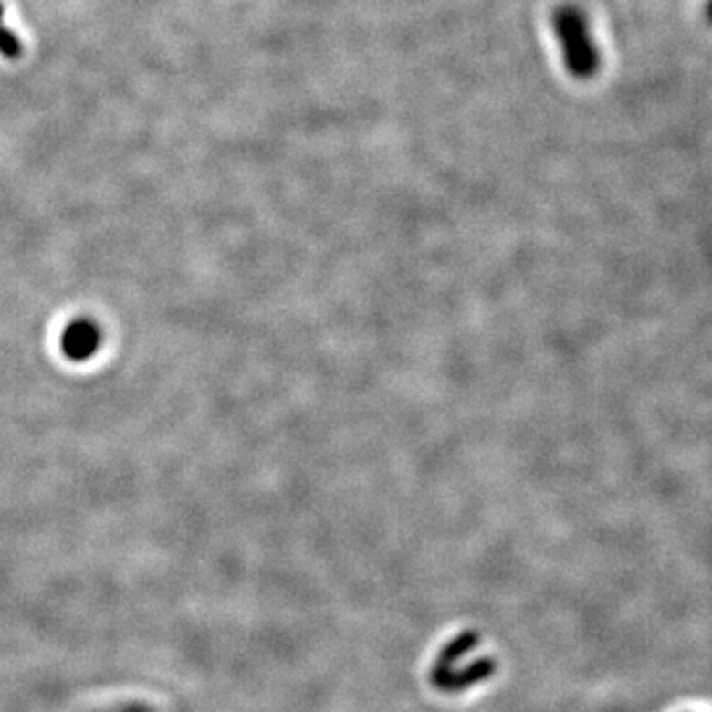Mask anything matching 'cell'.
<instances>
[{"label":"cell","instance_id":"cell-3","mask_svg":"<svg viewBox=\"0 0 712 712\" xmlns=\"http://www.w3.org/2000/svg\"><path fill=\"white\" fill-rule=\"evenodd\" d=\"M0 54L10 58V59L20 58V54H22L20 40L5 26H0Z\"/></svg>","mask_w":712,"mask_h":712},{"label":"cell","instance_id":"cell-1","mask_svg":"<svg viewBox=\"0 0 712 712\" xmlns=\"http://www.w3.org/2000/svg\"><path fill=\"white\" fill-rule=\"evenodd\" d=\"M552 28L564 58L566 69L578 79H588L600 68V52L590 34L584 12L564 5L552 15Z\"/></svg>","mask_w":712,"mask_h":712},{"label":"cell","instance_id":"cell-2","mask_svg":"<svg viewBox=\"0 0 712 712\" xmlns=\"http://www.w3.org/2000/svg\"><path fill=\"white\" fill-rule=\"evenodd\" d=\"M64 349L74 359H86L98 347V330L89 323H76L66 330Z\"/></svg>","mask_w":712,"mask_h":712},{"label":"cell","instance_id":"cell-4","mask_svg":"<svg viewBox=\"0 0 712 712\" xmlns=\"http://www.w3.org/2000/svg\"><path fill=\"white\" fill-rule=\"evenodd\" d=\"M3 15H5V6L0 5V22H3Z\"/></svg>","mask_w":712,"mask_h":712}]
</instances>
